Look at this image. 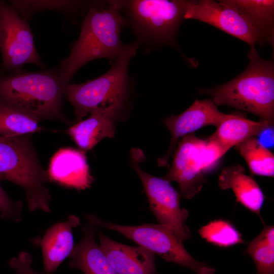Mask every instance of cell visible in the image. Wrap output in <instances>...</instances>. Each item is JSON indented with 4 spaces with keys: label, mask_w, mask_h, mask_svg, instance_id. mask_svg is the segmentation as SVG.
<instances>
[{
    "label": "cell",
    "mask_w": 274,
    "mask_h": 274,
    "mask_svg": "<svg viewBox=\"0 0 274 274\" xmlns=\"http://www.w3.org/2000/svg\"><path fill=\"white\" fill-rule=\"evenodd\" d=\"M85 218L93 225L118 232L165 261L191 269L196 274H214V268L194 259L167 227L160 224L124 226L107 222L93 214Z\"/></svg>",
    "instance_id": "52a82bcc"
},
{
    "label": "cell",
    "mask_w": 274,
    "mask_h": 274,
    "mask_svg": "<svg viewBox=\"0 0 274 274\" xmlns=\"http://www.w3.org/2000/svg\"><path fill=\"white\" fill-rule=\"evenodd\" d=\"M227 151L215 139L210 136L202 151V163L204 173L213 169L219 160Z\"/></svg>",
    "instance_id": "4316f807"
},
{
    "label": "cell",
    "mask_w": 274,
    "mask_h": 274,
    "mask_svg": "<svg viewBox=\"0 0 274 274\" xmlns=\"http://www.w3.org/2000/svg\"><path fill=\"white\" fill-rule=\"evenodd\" d=\"M43 130L38 122L15 110L0 107V135L13 138Z\"/></svg>",
    "instance_id": "cb8c5ba5"
},
{
    "label": "cell",
    "mask_w": 274,
    "mask_h": 274,
    "mask_svg": "<svg viewBox=\"0 0 274 274\" xmlns=\"http://www.w3.org/2000/svg\"><path fill=\"white\" fill-rule=\"evenodd\" d=\"M218 184L223 190L231 189L237 202L261 218L264 195L256 181L245 174L242 166L235 165L223 169L218 177Z\"/></svg>",
    "instance_id": "ac0fdd59"
},
{
    "label": "cell",
    "mask_w": 274,
    "mask_h": 274,
    "mask_svg": "<svg viewBox=\"0 0 274 274\" xmlns=\"http://www.w3.org/2000/svg\"><path fill=\"white\" fill-rule=\"evenodd\" d=\"M80 224V219L74 215L66 220L51 226L42 237L32 240L41 247L46 274L53 273L62 262L71 254L74 247L73 229Z\"/></svg>",
    "instance_id": "9a60e30c"
},
{
    "label": "cell",
    "mask_w": 274,
    "mask_h": 274,
    "mask_svg": "<svg viewBox=\"0 0 274 274\" xmlns=\"http://www.w3.org/2000/svg\"><path fill=\"white\" fill-rule=\"evenodd\" d=\"M131 154L133 167L142 181L150 209L159 224L169 228L182 242L188 239L190 233L185 221L188 213L180 208V194L169 182L147 173L140 166L139 163L145 157L141 150L133 149Z\"/></svg>",
    "instance_id": "ba28073f"
},
{
    "label": "cell",
    "mask_w": 274,
    "mask_h": 274,
    "mask_svg": "<svg viewBox=\"0 0 274 274\" xmlns=\"http://www.w3.org/2000/svg\"><path fill=\"white\" fill-rule=\"evenodd\" d=\"M93 2L81 24L78 39L72 45L69 55L60 62L68 82L88 62L98 58L116 59L130 44L121 40L125 21L121 11L108 1Z\"/></svg>",
    "instance_id": "7a4b0ae2"
},
{
    "label": "cell",
    "mask_w": 274,
    "mask_h": 274,
    "mask_svg": "<svg viewBox=\"0 0 274 274\" xmlns=\"http://www.w3.org/2000/svg\"><path fill=\"white\" fill-rule=\"evenodd\" d=\"M184 19H195L210 24L240 39L250 47L261 44L260 39L253 27L237 11L221 1H190Z\"/></svg>",
    "instance_id": "8fae6325"
},
{
    "label": "cell",
    "mask_w": 274,
    "mask_h": 274,
    "mask_svg": "<svg viewBox=\"0 0 274 274\" xmlns=\"http://www.w3.org/2000/svg\"><path fill=\"white\" fill-rule=\"evenodd\" d=\"M229 114L219 111L210 99L195 100L186 110L178 115H172L163 120L170 132L171 139L166 154L158 159L160 166H166L181 138L206 126L218 127Z\"/></svg>",
    "instance_id": "7c38bea8"
},
{
    "label": "cell",
    "mask_w": 274,
    "mask_h": 274,
    "mask_svg": "<svg viewBox=\"0 0 274 274\" xmlns=\"http://www.w3.org/2000/svg\"><path fill=\"white\" fill-rule=\"evenodd\" d=\"M123 102L95 109L87 119L78 121L65 132L82 151L91 150L103 139L114 137L115 121Z\"/></svg>",
    "instance_id": "4fadbf2b"
},
{
    "label": "cell",
    "mask_w": 274,
    "mask_h": 274,
    "mask_svg": "<svg viewBox=\"0 0 274 274\" xmlns=\"http://www.w3.org/2000/svg\"><path fill=\"white\" fill-rule=\"evenodd\" d=\"M139 47L134 42L115 59L111 68L100 76L80 84H68L66 99L79 121L95 109L124 101L129 83L128 69Z\"/></svg>",
    "instance_id": "8992f818"
},
{
    "label": "cell",
    "mask_w": 274,
    "mask_h": 274,
    "mask_svg": "<svg viewBox=\"0 0 274 274\" xmlns=\"http://www.w3.org/2000/svg\"><path fill=\"white\" fill-rule=\"evenodd\" d=\"M0 52L1 73L22 68L28 63L44 67L27 20L4 1H0Z\"/></svg>",
    "instance_id": "9c48e42d"
},
{
    "label": "cell",
    "mask_w": 274,
    "mask_h": 274,
    "mask_svg": "<svg viewBox=\"0 0 274 274\" xmlns=\"http://www.w3.org/2000/svg\"><path fill=\"white\" fill-rule=\"evenodd\" d=\"M32 134L0 135V181L7 180L24 191L28 210L50 212L52 197L46 184L47 171L41 164Z\"/></svg>",
    "instance_id": "5b68a950"
},
{
    "label": "cell",
    "mask_w": 274,
    "mask_h": 274,
    "mask_svg": "<svg viewBox=\"0 0 274 274\" xmlns=\"http://www.w3.org/2000/svg\"><path fill=\"white\" fill-rule=\"evenodd\" d=\"M100 249L117 274H156L152 252L139 247L117 242L98 232Z\"/></svg>",
    "instance_id": "5bb4252c"
},
{
    "label": "cell",
    "mask_w": 274,
    "mask_h": 274,
    "mask_svg": "<svg viewBox=\"0 0 274 274\" xmlns=\"http://www.w3.org/2000/svg\"><path fill=\"white\" fill-rule=\"evenodd\" d=\"M198 232L208 242L222 248L244 242L241 233L230 222L224 220L211 221L200 228Z\"/></svg>",
    "instance_id": "d4e9b609"
},
{
    "label": "cell",
    "mask_w": 274,
    "mask_h": 274,
    "mask_svg": "<svg viewBox=\"0 0 274 274\" xmlns=\"http://www.w3.org/2000/svg\"><path fill=\"white\" fill-rule=\"evenodd\" d=\"M190 1H109L123 10L125 25L131 28L139 46L145 51L169 45L177 47L176 39Z\"/></svg>",
    "instance_id": "277c9868"
},
{
    "label": "cell",
    "mask_w": 274,
    "mask_h": 274,
    "mask_svg": "<svg viewBox=\"0 0 274 274\" xmlns=\"http://www.w3.org/2000/svg\"><path fill=\"white\" fill-rule=\"evenodd\" d=\"M206 140L192 133L182 138L176 147L172 166L163 178L179 185L184 198L191 199L202 189L206 182L202 163V151Z\"/></svg>",
    "instance_id": "30bf717a"
},
{
    "label": "cell",
    "mask_w": 274,
    "mask_h": 274,
    "mask_svg": "<svg viewBox=\"0 0 274 274\" xmlns=\"http://www.w3.org/2000/svg\"><path fill=\"white\" fill-rule=\"evenodd\" d=\"M273 126L263 120L254 121L240 115L229 114L211 135L228 151L246 140L258 136L269 126Z\"/></svg>",
    "instance_id": "ffe728a7"
},
{
    "label": "cell",
    "mask_w": 274,
    "mask_h": 274,
    "mask_svg": "<svg viewBox=\"0 0 274 274\" xmlns=\"http://www.w3.org/2000/svg\"><path fill=\"white\" fill-rule=\"evenodd\" d=\"M32 263V257L26 251L21 252L9 261V267L14 270L15 274H41L33 269Z\"/></svg>",
    "instance_id": "83f0119b"
},
{
    "label": "cell",
    "mask_w": 274,
    "mask_h": 274,
    "mask_svg": "<svg viewBox=\"0 0 274 274\" xmlns=\"http://www.w3.org/2000/svg\"><path fill=\"white\" fill-rule=\"evenodd\" d=\"M248 57V66L237 77L199 91L211 95L216 106L226 105L251 113L273 125V62L261 59L255 48H250Z\"/></svg>",
    "instance_id": "3957f363"
},
{
    "label": "cell",
    "mask_w": 274,
    "mask_h": 274,
    "mask_svg": "<svg viewBox=\"0 0 274 274\" xmlns=\"http://www.w3.org/2000/svg\"><path fill=\"white\" fill-rule=\"evenodd\" d=\"M47 171L49 181L78 190L89 188L93 180L83 151L71 148L56 152Z\"/></svg>",
    "instance_id": "2e32d148"
},
{
    "label": "cell",
    "mask_w": 274,
    "mask_h": 274,
    "mask_svg": "<svg viewBox=\"0 0 274 274\" xmlns=\"http://www.w3.org/2000/svg\"><path fill=\"white\" fill-rule=\"evenodd\" d=\"M222 2L241 15L255 30L261 44L273 43L274 1L225 0Z\"/></svg>",
    "instance_id": "d6986e66"
},
{
    "label": "cell",
    "mask_w": 274,
    "mask_h": 274,
    "mask_svg": "<svg viewBox=\"0 0 274 274\" xmlns=\"http://www.w3.org/2000/svg\"><path fill=\"white\" fill-rule=\"evenodd\" d=\"M255 264L257 274H274V227L265 226L250 242L246 251Z\"/></svg>",
    "instance_id": "7402d4cb"
},
{
    "label": "cell",
    "mask_w": 274,
    "mask_h": 274,
    "mask_svg": "<svg viewBox=\"0 0 274 274\" xmlns=\"http://www.w3.org/2000/svg\"><path fill=\"white\" fill-rule=\"evenodd\" d=\"M68 266L84 274H117L95 240L93 227L82 228V236L70 255Z\"/></svg>",
    "instance_id": "e0dca14e"
},
{
    "label": "cell",
    "mask_w": 274,
    "mask_h": 274,
    "mask_svg": "<svg viewBox=\"0 0 274 274\" xmlns=\"http://www.w3.org/2000/svg\"><path fill=\"white\" fill-rule=\"evenodd\" d=\"M23 202L11 199L0 185V214L2 219L19 222L22 219Z\"/></svg>",
    "instance_id": "484cf974"
},
{
    "label": "cell",
    "mask_w": 274,
    "mask_h": 274,
    "mask_svg": "<svg viewBox=\"0 0 274 274\" xmlns=\"http://www.w3.org/2000/svg\"><path fill=\"white\" fill-rule=\"evenodd\" d=\"M93 2L77 1H10L11 6L19 15L27 20L35 12L54 10L67 14L76 12L80 14L88 11Z\"/></svg>",
    "instance_id": "603a6c76"
},
{
    "label": "cell",
    "mask_w": 274,
    "mask_h": 274,
    "mask_svg": "<svg viewBox=\"0 0 274 274\" xmlns=\"http://www.w3.org/2000/svg\"><path fill=\"white\" fill-rule=\"evenodd\" d=\"M68 83L59 64L44 71L20 68L0 73V107L18 111L38 123L55 120L72 125L63 107Z\"/></svg>",
    "instance_id": "6da1fadb"
},
{
    "label": "cell",
    "mask_w": 274,
    "mask_h": 274,
    "mask_svg": "<svg viewBox=\"0 0 274 274\" xmlns=\"http://www.w3.org/2000/svg\"><path fill=\"white\" fill-rule=\"evenodd\" d=\"M235 149L244 158L253 174L273 177V155L257 138H251L236 146Z\"/></svg>",
    "instance_id": "44dd1931"
}]
</instances>
